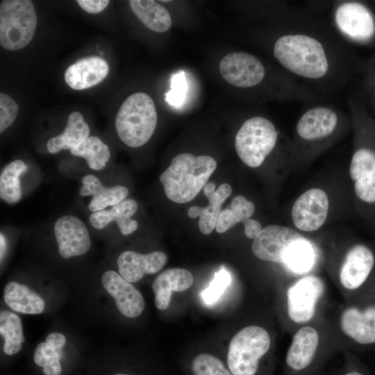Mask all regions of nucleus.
I'll list each match as a JSON object with an SVG mask.
<instances>
[{
    "mask_svg": "<svg viewBox=\"0 0 375 375\" xmlns=\"http://www.w3.org/2000/svg\"><path fill=\"white\" fill-rule=\"evenodd\" d=\"M54 233L58 252L63 258L82 256L90 248L87 227L75 216L66 215L58 218L54 224Z\"/></svg>",
    "mask_w": 375,
    "mask_h": 375,
    "instance_id": "14",
    "label": "nucleus"
},
{
    "mask_svg": "<svg viewBox=\"0 0 375 375\" xmlns=\"http://www.w3.org/2000/svg\"><path fill=\"white\" fill-rule=\"evenodd\" d=\"M231 280L230 272L224 267L215 272L209 285L201 292L204 302L206 304L216 302L231 284Z\"/></svg>",
    "mask_w": 375,
    "mask_h": 375,
    "instance_id": "35",
    "label": "nucleus"
},
{
    "mask_svg": "<svg viewBox=\"0 0 375 375\" xmlns=\"http://www.w3.org/2000/svg\"><path fill=\"white\" fill-rule=\"evenodd\" d=\"M138 207L135 200L127 199L112 206L109 210L104 209L92 212L89 217V222L92 226L99 230L115 221L123 235H129L138 228V222L131 218L137 211Z\"/></svg>",
    "mask_w": 375,
    "mask_h": 375,
    "instance_id": "24",
    "label": "nucleus"
},
{
    "mask_svg": "<svg viewBox=\"0 0 375 375\" xmlns=\"http://www.w3.org/2000/svg\"><path fill=\"white\" fill-rule=\"evenodd\" d=\"M307 103L295 126L298 140L304 144L322 142L332 138L347 120V115L333 105L316 101Z\"/></svg>",
    "mask_w": 375,
    "mask_h": 375,
    "instance_id": "9",
    "label": "nucleus"
},
{
    "mask_svg": "<svg viewBox=\"0 0 375 375\" xmlns=\"http://www.w3.org/2000/svg\"><path fill=\"white\" fill-rule=\"evenodd\" d=\"M375 267V255L368 246L358 243L348 251L340 272L342 286L349 290L363 286Z\"/></svg>",
    "mask_w": 375,
    "mask_h": 375,
    "instance_id": "15",
    "label": "nucleus"
},
{
    "mask_svg": "<svg viewBox=\"0 0 375 375\" xmlns=\"http://www.w3.org/2000/svg\"><path fill=\"white\" fill-rule=\"evenodd\" d=\"M343 333L362 346L375 344V302L346 308L340 317Z\"/></svg>",
    "mask_w": 375,
    "mask_h": 375,
    "instance_id": "16",
    "label": "nucleus"
},
{
    "mask_svg": "<svg viewBox=\"0 0 375 375\" xmlns=\"http://www.w3.org/2000/svg\"><path fill=\"white\" fill-rule=\"evenodd\" d=\"M187 82L183 72L174 74L171 77V90L165 94V101L174 106H180L187 94Z\"/></svg>",
    "mask_w": 375,
    "mask_h": 375,
    "instance_id": "36",
    "label": "nucleus"
},
{
    "mask_svg": "<svg viewBox=\"0 0 375 375\" xmlns=\"http://www.w3.org/2000/svg\"><path fill=\"white\" fill-rule=\"evenodd\" d=\"M323 290L322 280L312 275L304 276L292 285L287 291V308L290 319L299 324L311 319Z\"/></svg>",
    "mask_w": 375,
    "mask_h": 375,
    "instance_id": "12",
    "label": "nucleus"
},
{
    "mask_svg": "<svg viewBox=\"0 0 375 375\" xmlns=\"http://www.w3.org/2000/svg\"><path fill=\"white\" fill-rule=\"evenodd\" d=\"M302 238L290 228L270 225L262 228L253 240L252 252L260 260L284 264L293 247Z\"/></svg>",
    "mask_w": 375,
    "mask_h": 375,
    "instance_id": "11",
    "label": "nucleus"
},
{
    "mask_svg": "<svg viewBox=\"0 0 375 375\" xmlns=\"http://www.w3.org/2000/svg\"><path fill=\"white\" fill-rule=\"evenodd\" d=\"M232 192V188L228 183H222L215 190V184L209 182L203 188V193L208 199V205L206 207L191 206L188 210L190 218L199 217L198 226L200 231L205 234H210L215 228L222 206L224 201Z\"/></svg>",
    "mask_w": 375,
    "mask_h": 375,
    "instance_id": "19",
    "label": "nucleus"
},
{
    "mask_svg": "<svg viewBox=\"0 0 375 375\" xmlns=\"http://www.w3.org/2000/svg\"><path fill=\"white\" fill-rule=\"evenodd\" d=\"M319 335L311 326H303L294 335L285 356V363L294 372H301L310 366L317 350Z\"/></svg>",
    "mask_w": 375,
    "mask_h": 375,
    "instance_id": "21",
    "label": "nucleus"
},
{
    "mask_svg": "<svg viewBox=\"0 0 375 375\" xmlns=\"http://www.w3.org/2000/svg\"><path fill=\"white\" fill-rule=\"evenodd\" d=\"M19 111L17 103L6 94H0V133H3L15 121Z\"/></svg>",
    "mask_w": 375,
    "mask_h": 375,
    "instance_id": "37",
    "label": "nucleus"
},
{
    "mask_svg": "<svg viewBox=\"0 0 375 375\" xmlns=\"http://www.w3.org/2000/svg\"><path fill=\"white\" fill-rule=\"evenodd\" d=\"M33 360L38 366L43 368L51 362L60 361V353L58 349L51 347L47 342H41L35 350Z\"/></svg>",
    "mask_w": 375,
    "mask_h": 375,
    "instance_id": "38",
    "label": "nucleus"
},
{
    "mask_svg": "<svg viewBox=\"0 0 375 375\" xmlns=\"http://www.w3.org/2000/svg\"><path fill=\"white\" fill-rule=\"evenodd\" d=\"M37 26L34 6L29 0H3L0 3V44L16 51L32 40Z\"/></svg>",
    "mask_w": 375,
    "mask_h": 375,
    "instance_id": "8",
    "label": "nucleus"
},
{
    "mask_svg": "<svg viewBox=\"0 0 375 375\" xmlns=\"http://www.w3.org/2000/svg\"><path fill=\"white\" fill-rule=\"evenodd\" d=\"M271 339L263 328L251 325L241 329L231 340L226 364L233 375H256Z\"/></svg>",
    "mask_w": 375,
    "mask_h": 375,
    "instance_id": "6",
    "label": "nucleus"
},
{
    "mask_svg": "<svg viewBox=\"0 0 375 375\" xmlns=\"http://www.w3.org/2000/svg\"><path fill=\"white\" fill-rule=\"evenodd\" d=\"M101 283L124 316L133 318L142 312L145 301L142 294L119 274L112 270L106 271L101 276Z\"/></svg>",
    "mask_w": 375,
    "mask_h": 375,
    "instance_id": "17",
    "label": "nucleus"
},
{
    "mask_svg": "<svg viewBox=\"0 0 375 375\" xmlns=\"http://www.w3.org/2000/svg\"><path fill=\"white\" fill-rule=\"evenodd\" d=\"M357 78L360 83L357 90L369 112L375 119V54L362 59Z\"/></svg>",
    "mask_w": 375,
    "mask_h": 375,
    "instance_id": "32",
    "label": "nucleus"
},
{
    "mask_svg": "<svg viewBox=\"0 0 375 375\" xmlns=\"http://www.w3.org/2000/svg\"><path fill=\"white\" fill-rule=\"evenodd\" d=\"M322 7L281 3L270 51L280 68L322 96L342 92L357 77L354 45L319 15Z\"/></svg>",
    "mask_w": 375,
    "mask_h": 375,
    "instance_id": "1",
    "label": "nucleus"
},
{
    "mask_svg": "<svg viewBox=\"0 0 375 375\" xmlns=\"http://www.w3.org/2000/svg\"><path fill=\"white\" fill-rule=\"evenodd\" d=\"M216 167V160L210 156L183 153L172 160L160 176V181L169 199L184 203L196 197Z\"/></svg>",
    "mask_w": 375,
    "mask_h": 375,
    "instance_id": "3",
    "label": "nucleus"
},
{
    "mask_svg": "<svg viewBox=\"0 0 375 375\" xmlns=\"http://www.w3.org/2000/svg\"><path fill=\"white\" fill-rule=\"evenodd\" d=\"M115 375H133V374H124V373H117V374H115Z\"/></svg>",
    "mask_w": 375,
    "mask_h": 375,
    "instance_id": "44",
    "label": "nucleus"
},
{
    "mask_svg": "<svg viewBox=\"0 0 375 375\" xmlns=\"http://www.w3.org/2000/svg\"><path fill=\"white\" fill-rule=\"evenodd\" d=\"M192 273L183 268H172L161 272L153 281L152 290L155 304L158 310H166L170 303L172 292H183L193 284Z\"/></svg>",
    "mask_w": 375,
    "mask_h": 375,
    "instance_id": "22",
    "label": "nucleus"
},
{
    "mask_svg": "<svg viewBox=\"0 0 375 375\" xmlns=\"http://www.w3.org/2000/svg\"><path fill=\"white\" fill-rule=\"evenodd\" d=\"M109 72L108 62L102 58L90 56L69 65L65 72V81L72 89L85 90L103 81Z\"/></svg>",
    "mask_w": 375,
    "mask_h": 375,
    "instance_id": "20",
    "label": "nucleus"
},
{
    "mask_svg": "<svg viewBox=\"0 0 375 375\" xmlns=\"http://www.w3.org/2000/svg\"><path fill=\"white\" fill-rule=\"evenodd\" d=\"M219 72L228 83L244 90L260 87L265 83L267 77H279L288 74L283 70L271 75L265 65L258 58L244 51L226 54L220 60Z\"/></svg>",
    "mask_w": 375,
    "mask_h": 375,
    "instance_id": "10",
    "label": "nucleus"
},
{
    "mask_svg": "<svg viewBox=\"0 0 375 375\" xmlns=\"http://www.w3.org/2000/svg\"><path fill=\"white\" fill-rule=\"evenodd\" d=\"M333 26L353 45H375V15L370 6L359 1H336L333 7Z\"/></svg>",
    "mask_w": 375,
    "mask_h": 375,
    "instance_id": "7",
    "label": "nucleus"
},
{
    "mask_svg": "<svg viewBox=\"0 0 375 375\" xmlns=\"http://www.w3.org/2000/svg\"><path fill=\"white\" fill-rule=\"evenodd\" d=\"M0 244H1V259L5 253V251L6 249V239L2 233H1V235H0Z\"/></svg>",
    "mask_w": 375,
    "mask_h": 375,
    "instance_id": "43",
    "label": "nucleus"
},
{
    "mask_svg": "<svg viewBox=\"0 0 375 375\" xmlns=\"http://www.w3.org/2000/svg\"><path fill=\"white\" fill-rule=\"evenodd\" d=\"M49 346L56 349H62L66 342V338L59 333H51L46 338V342Z\"/></svg>",
    "mask_w": 375,
    "mask_h": 375,
    "instance_id": "41",
    "label": "nucleus"
},
{
    "mask_svg": "<svg viewBox=\"0 0 375 375\" xmlns=\"http://www.w3.org/2000/svg\"><path fill=\"white\" fill-rule=\"evenodd\" d=\"M90 127L79 112H71L67 118L63 132L50 138L47 148L50 153H57L61 150L72 149L89 137Z\"/></svg>",
    "mask_w": 375,
    "mask_h": 375,
    "instance_id": "25",
    "label": "nucleus"
},
{
    "mask_svg": "<svg viewBox=\"0 0 375 375\" xmlns=\"http://www.w3.org/2000/svg\"><path fill=\"white\" fill-rule=\"evenodd\" d=\"M0 333L4 338L3 352L12 356L17 353L24 342L23 328L19 317L12 312H0Z\"/></svg>",
    "mask_w": 375,
    "mask_h": 375,
    "instance_id": "30",
    "label": "nucleus"
},
{
    "mask_svg": "<svg viewBox=\"0 0 375 375\" xmlns=\"http://www.w3.org/2000/svg\"><path fill=\"white\" fill-rule=\"evenodd\" d=\"M328 206V199L324 190L312 188L306 191L293 205L292 218L294 224L303 231L319 229L326 221Z\"/></svg>",
    "mask_w": 375,
    "mask_h": 375,
    "instance_id": "13",
    "label": "nucleus"
},
{
    "mask_svg": "<svg viewBox=\"0 0 375 375\" xmlns=\"http://www.w3.org/2000/svg\"><path fill=\"white\" fill-rule=\"evenodd\" d=\"M244 233L250 239H255L261 231L262 226L259 222L256 219H249L244 223Z\"/></svg>",
    "mask_w": 375,
    "mask_h": 375,
    "instance_id": "40",
    "label": "nucleus"
},
{
    "mask_svg": "<svg viewBox=\"0 0 375 375\" xmlns=\"http://www.w3.org/2000/svg\"><path fill=\"white\" fill-rule=\"evenodd\" d=\"M255 210L254 204L242 195L235 196L228 208L221 211L215 230L223 233L236 224L244 223L252 216Z\"/></svg>",
    "mask_w": 375,
    "mask_h": 375,
    "instance_id": "29",
    "label": "nucleus"
},
{
    "mask_svg": "<svg viewBox=\"0 0 375 375\" xmlns=\"http://www.w3.org/2000/svg\"><path fill=\"white\" fill-rule=\"evenodd\" d=\"M191 371L193 375H233L227 365L208 353L195 356L191 363Z\"/></svg>",
    "mask_w": 375,
    "mask_h": 375,
    "instance_id": "34",
    "label": "nucleus"
},
{
    "mask_svg": "<svg viewBox=\"0 0 375 375\" xmlns=\"http://www.w3.org/2000/svg\"><path fill=\"white\" fill-rule=\"evenodd\" d=\"M70 152L83 158L94 170L103 169L110 157L109 147L97 136H89Z\"/></svg>",
    "mask_w": 375,
    "mask_h": 375,
    "instance_id": "31",
    "label": "nucleus"
},
{
    "mask_svg": "<svg viewBox=\"0 0 375 375\" xmlns=\"http://www.w3.org/2000/svg\"><path fill=\"white\" fill-rule=\"evenodd\" d=\"M81 183L79 194L83 197H92L88 204V209L92 212L104 210L109 206L117 205L125 200L128 194V190L125 186L105 187L101 181L92 174L84 176Z\"/></svg>",
    "mask_w": 375,
    "mask_h": 375,
    "instance_id": "23",
    "label": "nucleus"
},
{
    "mask_svg": "<svg viewBox=\"0 0 375 375\" xmlns=\"http://www.w3.org/2000/svg\"><path fill=\"white\" fill-rule=\"evenodd\" d=\"M167 261V255L160 251L142 254L133 251L122 252L117 258L119 274L127 281L135 283L145 274H153L160 271Z\"/></svg>",
    "mask_w": 375,
    "mask_h": 375,
    "instance_id": "18",
    "label": "nucleus"
},
{
    "mask_svg": "<svg viewBox=\"0 0 375 375\" xmlns=\"http://www.w3.org/2000/svg\"><path fill=\"white\" fill-rule=\"evenodd\" d=\"M354 367L347 371L343 375H368L366 370L360 367Z\"/></svg>",
    "mask_w": 375,
    "mask_h": 375,
    "instance_id": "42",
    "label": "nucleus"
},
{
    "mask_svg": "<svg viewBox=\"0 0 375 375\" xmlns=\"http://www.w3.org/2000/svg\"><path fill=\"white\" fill-rule=\"evenodd\" d=\"M347 104L356 128L358 142L351 160L349 175L358 199L373 206L375 205V119L356 90L348 94Z\"/></svg>",
    "mask_w": 375,
    "mask_h": 375,
    "instance_id": "2",
    "label": "nucleus"
},
{
    "mask_svg": "<svg viewBox=\"0 0 375 375\" xmlns=\"http://www.w3.org/2000/svg\"><path fill=\"white\" fill-rule=\"evenodd\" d=\"M129 6L135 15L150 30L163 33L172 26L168 10L161 4L152 0H131Z\"/></svg>",
    "mask_w": 375,
    "mask_h": 375,
    "instance_id": "27",
    "label": "nucleus"
},
{
    "mask_svg": "<svg viewBox=\"0 0 375 375\" xmlns=\"http://www.w3.org/2000/svg\"><path fill=\"white\" fill-rule=\"evenodd\" d=\"M278 132L274 124L260 115L247 119L238 131L235 147L240 160L247 166L258 167L274 149Z\"/></svg>",
    "mask_w": 375,
    "mask_h": 375,
    "instance_id": "5",
    "label": "nucleus"
},
{
    "mask_svg": "<svg viewBox=\"0 0 375 375\" xmlns=\"http://www.w3.org/2000/svg\"><path fill=\"white\" fill-rule=\"evenodd\" d=\"M26 164L20 159L7 164L0 174V197L10 204L18 202L22 197L19 176L27 170Z\"/></svg>",
    "mask_w": 375,
    "mask_h": 375,
    "instance_id": "28",
    "label": "nucleus"
},
{
    "mask_svg": "<svg viewBox=\"0 0 375 375\" xmlns=\"http://www.w3.org/2000/svg\"><path fill=\"white\" fill-rule=\"evenodd\" d=\"M157 121L152 98L144 92H136L130 95L120 106L115 118V128L121 140L128 147L135 148L150 140Z\"/></svg>",
    "mask_w": 375,
    "mask_h": 375,
    "instance_id": "4",
    "label": "nucleus"
},
{
    "mask_svg": "<svg viewBox=\"0 0 375 375\" xmlns=\"http://www.w3.org/2000/svg\"><path fill=\"white\" fill-rule=\"evenodd\" d=\"M313 259L312 248L310 242L303 238L293 247L284 265L294 272L301 274L310 268Z\"/></svg>",
    "mask_w": 375,
    "mask_h": 375,
    "instance_id": "33",
    "label": "nucleus"
},
{
    "mask_svg": "<svg viewBox=\"0 0 375 375\" xmlns=\"http://www.w3.org/2000/svg\"><path fill=\"white\" fill-rule=\"evenodd\" d=\"M77 3L88 13L97 14L103 11L108 5V0H78Z\"/></svg>",
    "mask_w": 375,
    "mask_h": 375,
    "instance_id": "39",
    "label": "nucleus"
},
{
    "mask_svg": "<svg viewBox=\"0 0 375 375\" xmlns=\"http://www.w3.org/2000/svg\"><path fill=\"white\" fill-rule=\"evenodd\" d=\"M6 303L14 311L24 314H40L45 303L42 298L28 287L17 282L8 283L3 290Z\"/></svg>",
    "mask_w": 375,
    "mask_h": 375,
    "instance_id": "26",
    "label": "nucleus"
}]
</instances>
